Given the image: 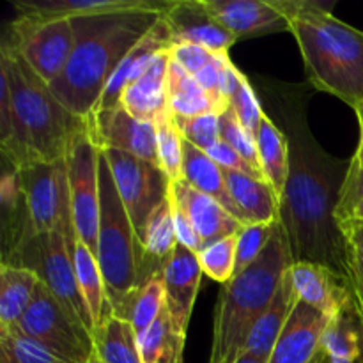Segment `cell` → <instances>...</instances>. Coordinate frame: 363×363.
I'll use <instances>...</instances> for the list:
<instances>
[{"instance_id": "obj_1", "label": "cell", "mask_w": 363, "mask_h": 363, "mask_svg": "<svg viewBox=\"0 0 363 363\" xmlns=\"http://www.w3.org/2000/svg\"><path fill=\"white\" fill-rule=\"evenodd\" d=\"M289 176L280 197V225L294 262H314L351 280V248L337 218L350 162L333 158L308 130L303 113L287 119Z\"/></svg>"}, {"instance_id": "obj_2", "label": "cell", "mask_w": 363, "mask_h": 363, "mask_svg": "<svg viewBox=\"0 0 363 363\" xmlns=\"http://www.w3.org/2000/svg\"><path fill=\"white\" fill-rule=\"evenodd\" d=\"M169 2L121 13L73 18L74 50L64 73L50 84L55 98L82 119H89L121 60L155 27Z\"/></svg>"}, {"instance_id": "obj_3", "label": "cell", "mask_w": 363, "mask_h": 363, "mask_svg": "<svg viewBox=\"0 0 363 363\" xmlns=\"http://www.w3.org/2000/svg\"><path fill=\"white\" fill-rule=\"evenodd\" d=\"M0 74L9 82L13 98V133L0 144L6 163L20 169L32 162L66 160L74 138L87 130V121L71 113L50 85L4 45Z\"/></svg>"}, {"instance_id": "obj_4", "label": "cell", "mask_w": 363, "mask_h": 363, "mask_svg": "<svg viewBox=\"0 0 363 363\" xmlns=\"http://www.w3.org/2000/svg\"><path fill=\"white\" fill-rule=\"evenodd\" d=\"M314 89L357 108L363 101V32L332 14L333 2L279 0Z\"/></svg>"}, {"instance_id": "obj_5", "label": "cell", "mask_w": 363, "mask_h": 363, "mask_svg": "<svg viewBox=\"0 0 363 363\" xmlns=\"http://www.w3.org/2000/svg\"><path fill=\"white\" fill-rule=\"evenodd\" d=\"M291 266L289 243L279 220L272 241L257 261L220 289L209 363H234L243 354L252 330L272 305Z\"/></svg>"}, {"instance_id": "obj_6", "label": "cell", "mask_w": 363, "mask_h": 363, "mask_svg": "<svg viewBox=\"0 0 363 363\" xmlns=\"http://www.w3.org/2000/svg\"><path fill=\"white\" fill-rule=\"evenodd\" d=\"M98 262L106 298L117 318L131 321L135 301L144 287V250L117 191L105 155H99Z\"/></svg>"}, {"instance_id": "obj_7", "label": "cell", "mask_w": 363, "mask_h": 363, "mask_svg": "<svg viewBox=\"0 0 363 363\" xmlns=\"http://www.w3.org/2000/svg\"><path fill=\"white\" fill-rule=\"evenodd\" d=\"M74 245L77 241H71L59 230L38 234L30 229L11 250L13 259L2 264L32 269L71 319L92 332L94 323L80 293L74 272Z\"/></svg>"}, {"instance_id": "obj_8", "label": "cell", "mask_w": 363, "mask_h": 363, "mask_svg": "<svg viewBox=\"0 0 363 363\" xmlns=\"http://www.w3.org/2000/svg\"><path fill=\"white\" fill-rule=\"evenodd\" d=\"M4 46L20 55L46 84L55 82L66 69L74 50L71 20L64 18L18 16L7 27Z\"/></svg>"}, {"instance_id": "obj_9", "label": "cell", "mask_w": 363, "mask_h": 363, "mask_svg": "<svg viewBox=\"0 0 363 363\" xmlns=\"http://www.w3.org/2000/svg\"><path fill=\"white\" fill-rule=\"evenodd\" d=\"M16 170L32 230L38 234L59 230L71 241H78L71 215L66 160L32 162Z\"/></svg>"}, {"instance_id": "obj_10", "label": "cell", "mask_w": 363, "mask_h": 363, "mask_svg": "<svg viewBox=\"0 0 363 363\" xmlns=\"http://www.w3.org/2000/svg\"><path fill=\"white\" fill-rule=\"evenodd\" d=\"M13 328L39 340L71 363H87L94 353L91 332L71 319L41 280L30 307Z\"/></svg>"}, {"instance_id": "obj_11", "label": "cell", "mask_w": 363, "mask_h": 363, "mask_svg": "<svg viewBox=\"0 0 363 363\" xmlns=\"http://www.w3.org/2000/svg\"><path fill=\"white\" fill-rule=\"evenodd\" d=\"M99 155L89 130L82 131L67 152L71 215L77 240L82 241L98 259V234L101 202H99Z\"/></svg>"}, {"instance_id": "obj_12", "label": "cell", "mask_w": 363, "mask_h": 363, "mask_svg": "<svg viewBox=\"0 0 363 363\" xmlns=\"http://www.w3.org/2000/svg\"><path fill=\"white\" fill-rule=\"evenodd\" d=\"M138 241L156 208L169 197L170 179L158 165L117 149H101Z\"/></svg>"}, {"instance_id": "obj_13", "label": "cell", "mask_w": 363, "mask_h": 363, "mask_svg": "<svg viewBox=\"0 0 363 363\" xmlns=\"http://www.w3.org/2000/svg\"><path fill=\"white\" fill-rule=\"evenodd\" d=\"M87 121V130L99 149H117L160 167L155 123L131 116L121 105L98 110Z\"/></svg>"}, {"instance_id": "obj_14", "label": "cell", "mask_w": 363, "mask_h": 363, "mask_svg": "<svg viewBox=\"0 0 363 363\" xmlns=\"http://www.w3.org/2000/svg\"><path fill=\"white\" fill-rule=\"evenodd\" d=\"M163 20L170 30L172 45L194 43L213 53H229L238 41L236 35L209 13L204 0H169Z\"/></svg>"}, {"instance_id": "obj_15", "label": "cell", "mask_w": 363, "mask_h": 363, "mask_svg": "<svg viewBox=\"0 0 363 363\" xmlns=\"http://www.w3.org/2000/svg\"><path fill=\"white\" fill-rule=\"evenodd\" d=\"M330 319L311 305L298 301L268 363H323V335Z\"/></svg>"}, {"instance_id": "obj_16", "label": "cell", "mask_w": 363, "mask_h": 363, "mask_svg": "<svg viewBox=\"0 0 363 363\" xmlns=\"http://www.w3.org/2000/svg\"><path fill=\"white\" fill-rule=\"evenodd\" d=\"M204 4L236 39L291 32L289 18L279 0H204Z\"/></svg>"}, {"instance_id": "obj_17", "label": "cell", "mask_w": 363, "mask_h": 363, "mask_svg": "<svg viewBox=\"0 0 363 363\" xmlns=\"http://www.w3.org/2000/svg\"><path fill=\"white\" fill-rule=\"evenodd\" d=\"M170 197L188 216L195 233L201 238L202 248L229 236H236L245 229L243 223L234 218L220 202L191 188L184 179L170 183Z\"/></svg>"}, {"instance_id": "obj_18", "label": "cell", "mask_w": 363, "mask_h": 363, "mask_svg": "<svg viewBox=\"0 0 363 363\" xmlns=\"http://www.w3.org/2000/svg\"><path fill=\"white\" fill-rule=\"evenodd\" d=\"M289 272L298 300L328 318H335L353 300L351 280L337 275L326 266L314 262H294Z\"/></svg>"}, {"instance_id": "obj_19", "label": "cell", "mask_w": 363, "mask_h": 363, "mask_svg": "<svg viewBox=\"0 0 363 363\" xmlns=\"http://www.w3.org/2000/svg\"><path fill=\"white\" fill-rule=\"evenodd\" d=\"M202 273L204 272L199 262V255L184 245L177 243L172 257L163 269V282H165V305L177 328L183 332H186L190 325Z\"/></svg>"}, {"instance_id": "obj_20", "label": "cell", "mask_w": 363, "mask_h": 363, "mask_svg": "<svg viewBox=\"0 0 363 363\" xmlns=\"http://www.w3.org/2000/svg\"><path fill=\"white\" fill-rule=\"evenodd\" d=\"M170 48H172V38H170V30L169 27H167L162 14L158 23H156L155 27H152L151 30H149L147 34L130 50V53H128V55L121 60L119 66L116 67V71H113V74L110 77L108 84H106L101 99H99L94 112L121 105V94H123L124 87H126L130 82H133L135 78L140 77L158 53Z\"/></svg>"}, {"instance_id": "obj_21", "label": "cell", "mask_w": 363, "mask_h": 363, "mask_svg": "<svg viewBox=\"0 0 363 363\" xmlns=\"http://www.w3.org/2000/svg\"><path fill=\"white\" fill-rule=\"evenodd\" d=\"M170 64V50L158 53L147 69L124 87L121 106L137 119L155 123L167 106V71Z\"/></svg>"}, {"instance_id": "obj_22", "label": "cell", "mask_w": 363, "mask_h": 363, "mask_svg": "<svg viewBox=\"0 0 363 363\" xmlns=\"http://www.w3.org/2000/svg\"><path fill=\"white\" fill-rule=\"evenodd\" d=\"M227 190L248 225L272 223L280 220V197L268 181L247 174L223 170Z\"/></svg>"}, {"instance_id": "obj_23", "label": "cell", "mask_w": 363, "mask_h": 363, "mask_svg": "<svg viewBox=\"0 0 363 363\" xmlns=\"http://www.w3.org/2000/svg\"><path fill=\"white\" fill-rule=\"evenodd\" d=\"M298 301L300 300H298V294L294 291L291 272H287L279 291H277L275 298H273L272 305H269L268 311L261 315L257 325L252 330L250 337L247 340V346L243 350V354H252V357L269 362L277 340H279L280 333H282L284 326H286L287 319H289L291 312L296 307Z\"/></svg>"}, {"instance_id": "obj_24", "label": "cell", "mask_w": 363, "mask_h": 363, "mask_svg": "<svg viewBox=\"0 0 363 363\" xmlns=\"http://www.w3.org/2000/svg\"><path fill=\"white\" fill-rule=\"evenodd\" d=\"M183 179L195 188L201 194L208 195V197L215 199L216 202L223 206L234 218L240 220L245 227L243 215L240 209L234 204L233 197H230L229 190H227L225 177H223V170L209 158V155L202 149L195 147L190 142L183 138Z\"/></svg>"}, {"instance_id": "obj_25", "label": "cell", "mask_w": 363, "mask_h": 363, "mask_svg": "<svg viewBox=\"0 0 363 363\" xmlns=\"http://www.w3.org/2000/svg\"><path fill=\"white\" fill-rule=\"evenodd\" d=\"M140 245L144 250V269L142 272H144V280L147 282L156 273H163L177 245L170 191L169 197L149 216L144 234L140 238Z\"/></svg>"}, {"instance_id": "obj_26", "label": "cell", "mask_w": 363, "mask_h": 363, "mask_svg": "<svg viewBox=\"0 0 363 363\" xmlns=\"http://www.w3.org/2000/svg\"><path fill=\"white\" fill-rule=\"evenodd\" d=\"M156 0H18L13 2L21 16L41 18H73L94 16V14L121 13L152 6Z\"/></svg>"}, {"instance_id": "obj_27", "label": "cell", "mask_w": 363, "mask_h": 363, "mask_svg": "<svg viewBox=\"0 0 363 363\" xmlns=\"http://www.w3.org/2000/svg\"><path fill=\"white\" fill-rule=\"evenodd\" d=\"M323 363H357L363 360V326L354 300L330 319L323 335Z\"/></svg>"}, {"instance_id": "obj_28", "label": "cell", "mask_w": 363, "mask_h": 363, "mask_svg": "<svg viewBox=\"0 0 363 363\" xmlns=\"http://www.w3.org/2000/svg\"><path fill=\"white\" fill-rule=\"evenodd\" d=\"M94 353L105 363H142L133 325L116 314L105 315L91 332Z\"/></svg>"}, {"instance_id": "obj_29", "label": "cell", "mask_w": 363, "mask_h": 363, "mask_svg": "<svg viewBox=\"0 0 363 363\" xmlns=\"http://www.w3.org/2000/svg\"><path fill=\"white\" fill-rule=\"evenodd\" d=\"M39 277L32 269L2 264L0 268V328H13L30 307Z\"/></svg>"}, {"instance_id": "obj_30", "label": "cell", "mask_w": 363, "mask_h": 363, "mask_svg": "<svg viewBox=\"0 0 363 363\" xmlns=\"http://www.w3.org/2000/svg\"><path fill=\"white\" fill-rule=\"evenodd\" d=\"M186 332L177 328L167 305L162 314L138 337L142 363H183Z\"/></svg>"}, {"instance_id": "obj_31", "label": "cell", "mask_w": 363, "mask_h": 363, "mask_svg": "<svg viewBox=\"0 0 363 363\" xmlns=\"http://www.w3.org/2000/svg\"><path fill=\"white\" fill-rule=\"evenodd\" d=\"M257 151L266 181L282 197L289 176V140L287 135L264 113L257 133Z\"/></svg>"}, {"instance_id": "obj_32", "label": "cell", "mask_w": 363, "mask_h": 363, "mask_svg": "<svg viewBox=\"0 0 363 363\" xmlns=\"http://www.w3.org/2000/svg\"><path fill=\"white\" fill-rule=\"evenodd\" d=\"M167 106L174 117H195L216 112L213 101L194 74L174 62L172 57L167 71Z\"/></svg>"}, {"instance_id": "obj_33", "label": "cell", "mask_w": 363, "mask_h": 363, "mask_svg": "<svg viewBox=\"0 0 363 363\" xmlns=\"http://www.w3.org/2000/svg\"><path fill=\"white\" fill-rule=\"evenodd\" d=\"M74 272H77L78 287L96 328L105 319V315L113 312L106 298L105 280L98 259L82 241H77L74 245Z\"/></svg>"}, {"instance_id": "obj_34", "label": "cell", "mask_w": 363, "mask_h": 363, "mask_svg": "<svg viewBox=\"0 0 363 363\" xmlns=\"http://www.w3.org/2000/svg\"><path fill=\"white\" fill-rule=\"evenodd\" d=\"M0 363H71L39 340L18 332L0 328Z\"/></svg>"}, {"instance_id": "obj_35", "label": "cell", "mask_w": 363, "mask_h": 363, "mask_svg": "<svg viewBox=\"0 0 363 363\" xmlns=\"http://www.w3.org/2000/svg\"><path fill=\"white\" fill-rule=\"evenodd\" d=\"M160 169L170 183L183 179V135L169 108L155 121Z\"/></svg>"}, {"instance_id": "obj_36", "label": "cell", "mask_w": 363, "mask_h": 363, "mask_svg": "<svg viewBox=\"0 0 363 363\" xmlns=\"http://www.w3.org/2000/svg\"><path fill=\"white\" fill-rule=\"evenodd\" d=\"M163 307H165V282H163V273H156L144 284L131 312L130 323L138 337L147 332L149 326L162 314Z\"/></svg>"}, {"instance_id": "obj_37", "label": "cell", "mask_w": 363, "mask_h": 363, "mask_svg": "<svg viewBox=\"0 0 363 363\" xmlns=\"http://www.w3.org/2000/svg\"><path fill=\"white\" fill-rule=\"evenodd\" d=\"M240 234V233H238ZM238 234L229 236L225 240H220L209 247L202 248L199 254V262L201 268L209 279L218 284H227L233 280L234 268H236V247H238Z\"/></svg>"}, {"instance_id": "obj_38", "label": "cell", "mask_w": 363, "mask_h": 363, "mask_svg": "<svg viewBox=\"0 0 363 363\" xmlns=\"http://www.w3.org/2000/svg\"><path fill=\"white\" fill-rule=\"evenodd\" d=\"M220 140L229 144L230 147L236 152H240V155L243 156L259 174L264 176L261 167V160H259L257 140H255L254 135L240 123V119H238L233 108L220 113Z\"/></svg>"}, {"instance_id": "obj_39", "label": "cell", "mask_w": 363, "mask_h": 363, "mask_svg": "<svg viewBox=\"0 0 363 363\" xmlns=\"http://www.w3.org/2000/svg\"><path fill=\"white\" fill-rule=\"evenodd\" d=\"M279 220L272 223H255L240 230L238 234V247H236V268H234V277L243 273L248 266L254 264L259 255L264 252L268 243L275 234Z\"/></svg>"}, {"instance_id": "obj_40", "label": "cell", "mask_w": 363, "mask_h": 363, "mask_svg": "<svg viewBox=\"0 0 363 363\" xmlns=\"http://www.w3.org/2000/svg\"><path fill=\"white\" fill-rule=\"evenodd\" d=\"M174 119L184 140L202 151H209L220 140V116L216 112L195 117H174Z\"/></svg>"}, {"instance_id": "obj_41", "label": "cell", "mask_w": 363, "mask_h": 363, "mask_svg": "<svg viewBox=\"0 0 363 363\" xmlns=\"http://www.w3.org/2000/svg\"><path fill=\"white\" fill-rule=\"evenodd\" d=\"M230 108L234 110L240 123L257 138L259 128H261L262 117H264V110H262L257 94H255L254 87H252V84L245 74L241 77L240 85H238L236 92L230 98Z\"/></svg>"}, {"instance_id": "obj_42", "label": "cell", "mask_w": 363, "mask_h": 363, "mask_svg": "<svg viewBox=\"0 0 363 363\" xmlns=\"http://www.w3.org/2000/svg\"><path fill=\"white\" fill-rule=\"evenodd\" d=\"M213 55L215 53L211 50L201 45H194V43H177L170 48V57H172L174 62L179 64L184 71H188L194 77L211 62Z\"/></svg>"}, {"instance_id": "obj_43", "label": "cell", "mask_w": 363, "mask_h": 363, "mask_svg": "<svg viewBox=\"0 0 363 363\" xmlns=\"http://www.w3.org/2000/svg\"><path fill=\"white\" fill-rule=\"evenodd\" d=\"M209 155V158L216 163L222 170H234V172L247 174V176L255 177V179L266 181V177L262 174H259L240 152L234 151L229 144H225L223 140H218L213 145L209 151H206Z\"/></svg>"}, {"instance_id": "obj_44", "label": "cell", "mask_w": 363, "mask_h": 363, "mask_svg": "<svg viewBox=\"0 0 363 363\" xmlns=\"http://www.w3.org/2000/svg\"><path fill=\"white\" fill-rule=\"evenodd\" d=\"M363 202V169L347 170L346 181H344L342 191H340L339 206H337V218L339 223L344 220H350L354 209Z\"/></svg>"}, {"instance_id": "obj_45", "label": "cell", "mask_w": 363, "mask_h": 363, "mask_svg": "<svg viewBox=\"0 0 363 363\" xmlns=\"http://www.w3.org/2000/svg\"><path fill=\"white\" fill-rule=\"evenodd\" d=\"M172 208H174V225H176L177 243L184 245V247L190 248L191 252H195V254L199 255L202 252L201 238H199V234L195 233L194 225H191V222L188 220V216L181 211L179 206H177L174 201H172Z\"/></svg>"}, {"instance_id": "obj_46", "label": "cell", "mask_w": 363, "mask_h": 363, "mask_svg": "<svg viewBox=\"0 0 363 363\" xmlns=\"http://www.w3.org/2000/svg\"><path fill=\"white\" fill-rule=\"evenodd\" d=\"M13 133V98L9 82L0 74V144L9 140Z\"/></svg>"}, {"instance_id": "obj_47", "label": "cell", "mask_w": 363, "mask_h": 363, "mask_svg": "<svg viewBox=\"0 0 363 363\" xmlns=\"http://www.w3.org/2000/svg\"><path fill=\"white\" fill-rule=\"evenodd\" d=\"M340 229L351 250L363 257V220H344L340 222Z\"/></svg>"}, {"instance_id": "obj_48", "label": "cell", "mask_w": 363, "mask_h": 363, "mask_svg": "<svg viewBox=\"0 0 363 363\" xmlns=\"http://www.w3.org/2000/svg\"><path fill=\"white\" fill-rule=\"evenodd\" d=\"M351 277L363 287V257L351 250Z\"/></svg>"}, {"instance_id": "obj_49", "label": "cell", "mask_w": 363, "mask_h": 363, "mask_svg": "<svg viewBox=\"0 0 363 363\" xmlns=\"http://www.w3.org/2000/svg\"><path fill=\"white\" fill-rule=\"evenodd\" d=\"M358 121H360V144H358V149L353 155V158L350 160L351 172L363 169V119H358Z\"/></svg>"}, {"instance_id": "obj_50", "label": "cell", "mask_w": 363, "mask_h": 363, "mask_svg": "<svg viewBox=\"0 0 363 363\" xmlns=\"http://www.w3.org/2000/svg\"><path fill=\"white\" fill-rule=\"evenodd\" d=\"M351 291H353V300H354V305H357V308H358V314H360L362 326H363V287L353 279V277H351ZM362 363H363V360H362Z\"/></svg>"}, {"instance_id": "obj_51", "label": "cell", "mask_w": 363, "mask_h": 363, "mask_svg": "<svg viewBox=\"0 0 363 363\" xmlns=\"http://www.w3.org/2000/svg\"><path fill=\"white\" fill-rule=\"evenodd\" d=\"M234 363H268V360H262V358L252 357V354H241Z\"/></svg>"}, {"instance_id": "obj_52", "label": "cell", "mask_w": 363, "mask_h": 363, "mask_svg": "<svg viewBox=\"0 0 363 363\" xmlns=\"http://www.w3.org/2000/svg\"><path fill=\"white\" fill-rule=\"evenodd\" d=\"M87 363H105V362H103L101 358L98 357V354H96V353H92V357L89 358V362H87Z\"/></svg>"}, {"instance_id": "obj_53", "label": "cell", "mask_w": 363, "mask_h": 363, "mask_svg": "<svg viewBox=\"0 0 363 363\" xmlns=\"http://www.w3.org/2000/svg\"><path fill=\"white\" fill-rule=\"evenodd\" d=\"M354 112H357L358 119H363V101L360 103V105L357 106V108H354Z\"/></svg>"}]
</instances>
